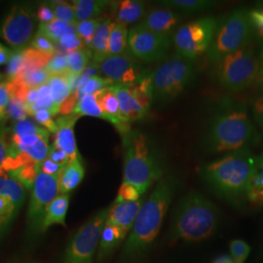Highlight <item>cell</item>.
I'll use <instances>...</instances> for the list:
<instances>
[{
  "label": "cell",
  "instance_id": "obj_1",
  "mask_svg": "<svg viewBox=\"0 0 263 263\" xmlns=\"http://www.w3.org/2000/svg\"><path fill=\"white\" fill-rule=\"evenodd\" d=\"M255 172L256 159L244 148L208 164L201 177L219 197L237 202L247 198Z\"/></svg>",
  "mask_w": 263,
  "mask_h": 263
},
{
  "label": "cell",
  "instance_id": "obj_2",
  "mask_svg": "<svg viewBox=\"0 0 263 263\" xmlns=\"http://www.w3.org/2000/svg\"><path fill=\"white\" fill-rule=\"evenodd\" d=\"M176 188L177 180L174 177L169 176L160 179L149 198L141 206L124 246V256L136 257L151 248L159 232Z\"/></svg>",
  "mask_w": 263,
  "mask_h": 263
},
{
  "label": "cell",
  "instance_id": "obj_3",
  "mask_svg": "<svg viewBox=\"0 0 263 263\" xmlns=\"http://www.w3.org/2000/svg\"><path fill=\"white\" fill-rule=\"evenodd\" d=\"M219 222L217 208L197 191H190L175 208L170 235L174 240L198 242L209 238Z\"/></svg>",
  "mask_w": 263,
  "mask_h": 263
},
{
  "label": "cell",
  "instance_id": "obj_4",
  "mask_svg": "<svg viewBox=\"0 0 263 263\" xmlns=\"http://www.w3.org/2000/svg\"><path fill=\"white\" fill-rule=\"evenodd\" d=\"M124 138V179L138 188L141 195L163 176L159 152L149 137L141 131L130 132Z\"/></svg>",
  "mask_w": 263,
  "mask_h": 263
},
{
  "label": "cell",
  "instance_id": "obj_5",
  "mask_svg": "<svg viewBox=\"0 0 263 263\" xmlns=\"http://www.w3.org/2000/svg\"><path fill=\"white\" fill-rule=\"evenodd\" d=\"M257 138L247 109L243 106L228 108L213 118L206 136L212 152L238 151L247 148Z\"/></svg>",
  "mask_w": 263,
  "mask_h": 263
},
{
  "label": "cell",
  "instance_id": "obj_6",
  "mask_svg": "<svg viewBox=\"0 0 263 263\" xmlns=\"http://www.w3.org/2000/svg\"><path fill=\"white\" fill-rule=\"evenodd\" d=\"M254 34L250 11H232L218 23L213 42L208 50V59L212 63H219L226 55L248 46Z\"/></svg>",
  "mask_w": 263,
  "mask_h": 263
},
{
  "label": "cell",
  "instance_id": "obj_7",
  "mask_svg": "<svg viewBox=\"0 0 263 263\" xmlns=\"http://www.w3.org/2000/svg\"><path fill=\"white\" fill-rule=\"evenodd\" d=\"M151 78L153 100L168 103L181 94L192 82L193 64L176 53L151 71Z\"/></svg>",
  "mask_w": 263,
  "mask_h": 263
},
{
  "label": "cell",
  "instance_id": "obj_8",
  "mask_svg": "<svg viewBox=\"0 0 263 263\" xmlns=\"http://www.w3.org/2000/svg\"><path fill=\"white\" fill-rule=\"evenodd\" d=\"M218 64L219 82L231 92L250 87L260 76V61L248 46L226 55Z\"/></svg>",
  "mask_w": 263,
  "mask_h": 263
},
{
  "label": "cell",
  "instance_id": "obj_9",
  "mask_svg": "<svg viewBox=\"0 0 263 263\" xmlns=\"http://www.w3.org/2000/svg\"><path fill=\"white\" fill-rule=\"evenodd\" d=\"M218 26L214 17H205L179 27L173 35L177 54L190 62L208 52Z\"/></svg>",
  "mask_w": 263,
  "mask_h": 263
},
{
  "label": "cell",
  "instance_id": "obj_10",
  "mask_svg": "<svg viewBox=\"0 0 263 263\" xmlns=\"http://www.w3.org/2000/svg\"><path fill=\"white\" fill-rule=\"evenodd\" d=\"M109 208L101 210L80 227L67 246L64 263H92Z\"/></svg>",
  "mask_w": 263,
  "mask_h": 263
},
{
  "label": "cell",
  "instance_id": "obj_11",
  "mask_svg": "<svg viewBox=\"0 0 263 263\" xmlns=\"http://www.w3.org/2000/svg\"><path fill=\"white\" fill-rule=\"evenodd\" d=\"M34 29V18L30 6L26 3L11 7L0 25V37L14 49H21L30 41Z\"/></svg>",
  "mask_w": 263,
  "mask_h": 263
},
{
  "label": "cell",
  "instance_id": "obj_12",
  "mask_svg": "<svg viewBox=\"0 0 263 263\" xmlns=\"http://www.w3.org/2000/svg\"><path fill=\"white\" fill-rule=\"evenodd\" d=\"M60 194L59 177L39 171L31 188L28 210V226L32 231H40L47 208Z\"/></svg>",
  "mask_w": 263,
  "mask_h": 263
},
{
  "label": "cell",
  "instance_id": "obj_13",
  "mask_svg": "<svg viewBox=\"0 0 263 263\" xmlns=\"http://www.w3.org/2000/svg\"><path fill=\"white\" fill-rule=\"evenodd\" d=\"M128 47L135 58L152 63L166 56L171 47V37L136 26L129 30Z\"/></svg>",
  "mask_w": 263,
  "mask_h": 263
},
{
  "label": "cell",
  "instance_id": "obj_14",
  "mask_svg": "<svg viewBox=\"0 0 263 263\" xmlns=\"http://www.w3.org/2000/svg\"><path fill=\"white\" fill-rule=\"evenodd\" d=\"M26 198V188L9 175L0 177V238L18 216Z\"/></svg>",
  "mask_w": 263,
  "mask_h": 263
},
{
  "label": "cell",
  "instance_id": "obj_15",
  "mask_svg": "<svg viewBox=\"0 0 263 263\" xmlns=\"http://www.w3.org/2000/svg\"><path fill=\"white\" fill-rule=\"evenodd\" d=\"M98 66L99 71L114 85L130 86L136 83L143 73L134 56L128 51L121 55L107 57Z\"/></svg>",
  "mask_w": 263,
  "mask_h": 263
},
{
  "label": "cell",
  "instance_id": "obj_16",
  "mask_svg": "<svg viewBox=\"0 0 263 263\" xmlns=\"http://www.w3.org/2000/svg\"><path fill=\"white\" fill-rule=\"evenodd\" d=\"M50 133L31 134L25 136H12L9 149L12 152L25 154L35 164L40 165L47 158L49 153Z\"/></svg>",
  "mask_w": 263,
  "mask_h": 263
},
{
  "label": "cell",
  "instance_id": "obj_17",
  "mask_svg": "<svg viewBox=\"0 0 263 263\" xmlns=\"http://www.w3.org/2000/svg\"><path fill=\"white\" fill-rule=\"evenodd\" d=\"M80 116L74 113L63 115L56 120L57 131L55 133L54 145L65 151L69 157V162L80 157L76 146L74 126Z\"/></svg>",
  "mask_w": 263,
  "mask_h": 263
},
{
  "label": "cell",
  "instance_id": "obj_18",
  "mask_svg": "<svg viewBox=\"0 0 263 263\" xmlns=\"http://www.w3.org/2000/svg\"><path fill=\"white\" fill-rule=\"evenodd\" d=\"M180 16L177 12L169 9H154L148 12L141 23V28L171 37L179 25Z\"/></svg>",
  "mask_w": 263,
  "mask_h": 263
},
{
  "label": "cell",
  "instance_id": "obj_19",
  "mask_svg": "<svg viewBox=\"0 0 263 263\" xmlns=\"http://www.w3.org/2000/svg\"><path fill=\"white\" fill-rule=\"evenodd\" d=\"M143 203V197L132 202H114V204L108 210L106 222L117 226L128 233L132 230Z\"/></svg>",
  "mask_w": 263,
  "mask_h": 263
},
{
  "label": "cell",
  "instance_id": "obj_20",
  "mask_svg": "<svg viewBox=\"0 0 263 263\" xmlns=\"http://www.w3.org/2000/svg\"><path fill=\"white\" fill-rule=\"evenodd\" d=\"M96 97L102 110L106 116V120L108 122L112 123L123 137L129 134L131 132L129 125L130 123L126 122L121 116L119 102L113 90L112 86L106 87L100 92L96 93Z\"/></svg>",
  "mask_w": 263,
  "mask_h": 263
},
{
  "label": "cell",
  "instance_id": "obj_21",
  "mask_svg": "<svg viewBox=\"0 0 263 263\" xmlns=\"http://www.w3.org/2000/svg\"><path fill=\"white\" fill-rule=\"evenodd\" d=\"M112 88L119 102L121 116L126 122L141 120L147 114L148 111L142 107L129 86L113 85Z\"/></svg>",
  "mask_w": 263,
  "mask_h": 263
},
{
  "label": "cell",
  "instance_id": "obj_22",
  "mask_svg": "<svg viewBox=\"0 0 263 263\" xmlns=\"http://www.w3.org/2000/svg\"><path fill=\"white\" fill-rule=\"evenodd\" d=\"M112 12L117 23L127 27V25L134 24L141 20L146 11V4L139 0H124L117 2H110Z\"/></svg>",
  "mask_w": 263,
  "mask_h": 263
},
{
  "label": "cell",
  "instance_id": "obj_23",
  "mask_svg": "<svg viewBox=\"0 0 263 263\" xmlns=\"http://www.w3.org/2000/svg\"><path fill=\"white\" fill-rule=\"evenodd\" d=\"M85 169L81 157L69 162L59 177V187L61 194H69L84 179Z\"/></svg>",
  "mask_w": 263,
  "mask_h": 263
},
{
  "label": "cell",
  "instance_id": "obj_24",
  "mask_svg": "<svg viewBox=\"0 0 263 263\" xmlns=\"http://www.w3.org/2000/svg\"><path fill=\"white\" fill-rule=\"evenodd\" d=\"M113 23L114 22L110 19L102 18L96 29L91 50L93 53V60L98 65L108 57V42Z\"/></svg>",
  "mask_w": 263,
  "mask_h": 263
},
{
  "label": "cell",
  "instance_id": "obj_25",
  "mask_svg": "<svg viewBox=\"0 0 263 263\" xmlns=\"http://www.w3.org/2000/svg\"><path fill=\"white\" fill-rule=\"evenodd\" d=\"M69 194H60L52 201L46 210L40 231H46L54 224H66V216L69 206Z\"/></svg>",
  "mask_w": 263,
  "mask_h": 263
},
{
  "label": "cell",
  "instance_id": "obj_26",
  "mask_svg": "<svg viewBox=\"0 0 263 263\" xmlns=\"http://www.w3.org/2000/svg\"><path fill=\"white\" fill-rule=\"evenodd\" d=\"M127 234L128 233L123 231L119 227L105 221L100 240L98 260H103L106 256L111 254L113 251L122 243Z\"/></svg>",
  "mask_w": 263,
  "mask_h": 263
},
{
  "label": "cell",
  "instance_id": "obj_27",
  "mask_svg": "<svg viewBox=\"0 0 263 263\" xmlns=\"http://www.w3.org/2000/svg\"><path fill=\"white\" fill-rule=\"evenodd\" d=\"M76 22L97 19L104 9L110 5V1L104 0H76L72 1Z\"/></svg>",
  "mask_w": 263,
  "mask_h": 263
},
{
  "label": "cell",
  "instance_id": "obj_28",
  "mask_svg": "<svg viewBox=\"0 0 263 263\" xmlns=\"http://www.w3.org/2000/svg\"><path fill=\"white\" fill-rule=\"evenodd\" d=\"M49 78L50 74L48 73L46 67H36L29 69L10 81L18 87L34 89L47 84Z\"/></svg>",
  "mask_w": 263,
  "mask_h": 263
},
{
  "label": "cell",
  "instance_id": "obj_29",
  "mask_svg": "<svg viewBox=\"0 0 263 263\" xmlns=\"http://www.w3.org/2000/svg\"><path fill=\"white\" fill-rule=\"evenodd\" d=\"M162 5L171 7L183 13H200L212 9L217 5L216 1L211 0H165L161 1Z\"/></svg>",
  "mask_w": 263,
  "mask_h": 263
},
{
  "label": "cell",
  "instance_id": "obj_30",
  "mask_svg": "<svg viewBox=\"0 0 263 263\" xmlns=\"http://www.w3.org/2000/svg\"><path fill=\"white\" fill-rule=\"evenodd\" d=\"M128 29L120 23H113L108 42V57L121 55L128 48Z\"/></svg>",
  "mask_w": 263,
  "mask_h": 263
},
{
  "label": "cell",
  "instance_id": "obj_31",
  "mask_svg": "<svg viewBox=\"0 0 263 263\" xmlns=\"http://www.w3.org/2000/svg\"><path fill=\"white\" fill-rule=\"evenodd\" d=\"M47 84L50 87L51 95L57 106H61L66 99L73 93L72 87L65 76H50Z\"/></svg>",
  "mask_w": 263,
  "mask_h": 263
},
{
  "label": "cell",
  "instance_id": "obj_32",
  "mask_svg": "<svg viewBox=\"0 0 263 263\" xmlns=\"http://www.w3.org/2000/svg\"><path fill=\"white\" fill-rule=\"evenodd\" d=\"M38 31L47 36L55 44L57 42L66 34L76 33L74 25H70L62 21L54 20L49 24H40L38 26Z\"/></svg>",
  "mask_w": 263,
  "mask_h": 263
},
{
  "label": "cell",
  "instance_id": "obj_33",
  "mask_svg": "<svg viewBox=\"0 0 263 263\" xmlns=\"http://www.w3.org/2000/svg\"><path fill=\"white\" fill-rule=\"evenodd\" d=\"M66 58H67L68 72L72 76L79 77L87 68L90 59L93 58V53H92V50L89 48H81L66 55Z\"/></svg>",
  "mask_w": 263,
  "mask_h": 263
},
{
  "label": "cell",
  "instance_id": "obj_34",
  "mask_svg": "<svg viewBox=\"0 0 263 263\" xmlns=\"http://www.w3.org/2000/svg\"><path fill=\"white\" fill-rule=\"evenodd\" d=\"M38 91H39V96H38L37 101L27 109L28 115L33 116L39 110L46 109L48 111H50L53 116H56L58 113H60V107L57 106L53 101L49 85L45 84L39 87Z\"/></svg>",
  "mask_w": 263,
  "mask_h": 263
},
{
  "label": "cell",
  "instance_id": "obj_35",
  "mask_svg": "<svg viewBox=\"0 0 263 263\" xmlns=\"http://www.w3.org/2000/svg\"><path fill=\"white\" fill-rule=\"evenodd\" d=\"M78 116H91L106 120V116L97 101L96 94L82 97L76 105L73 112Z\"/></svg>",
  "mask_w": 263,
  "mask_h": 263
},
{
  "label": "cell",
  "instance_id": "obj_36",
  "mask_svg": "<svg viewBox=\"0 0 263 263\" xmlns=\"http://www.w3.org/2000/svg\"><path fill=\"white\" fill-rule=\"evenodd\" d=\"M112 81H110L109 79L102 77V76H95L90 77L86 83H85L78 91L73 92L76 95V97L78 98V101L87 95H94L98 92H100L101 90H103L106 87H110L113 86Z\"/></svg>",
  "mask_w": 263,
  "mask_h": 263
},
{
  "label": "cell",
  "instance_id": "obj_37",
  "mask_svg": "<svg viewBox=\"0 0 263 263\" xmlns=\"http://www.w3.org/2000/svg\"><path fill=\"white\" fill-rule=\"evenodd\" d=\"M48 4L54 11L55 19L76 26L77 22L73 4H70L66 1H49Z\"/></svg>",
  "mask_w": 263,
  "mask_h": 263
},
{
  "label": "cell",
  "instance_id": "obj_38",
  "mask_svg": "<svg viewBox=\"0 0 263 263\" xmlns=\"http://www.w3.org/2000/svg\"><path fill=\"white\" fill-rule=\"evenodd\" d=\"M101 21L102 18H97V19L86 20L82 22H78L76 24V33L82 39L85 46L89 49H91L96 29L98 28L99 24L101 23Z\"/></svg>",
  "mask_w": 263,
  "mask_h": 263
},
{
  "label": "cell",
  "instance_id": "obj_39",
  "mask_svg": "<svg viewBox=\"0 0 263 263\" xmlns=\"http://www.w3.org/2000/svg\"><path fill=\"white\" fill-rule=\"evenodd\" d=\"M39 166H23L11 172L9 176L21 182L26 189L32 188L37 177Z\"/></svg>",
  "mask_w": 263,
  "mask_h": 263
},
{
  "label": "cell",
  "instance_id": "obj_40",
  "mask_svg": "<svg viewBox=\"0 0 263 263\" xmlns=\"http://www.w3.org/2000/svg\"><path fill=\"white\" fill-rule=\"evenodd\" d=\"M57 50H61L59 53L68 55L76 50L84 48L85 45L82 39L78 36L77 33H69L61 38L56 43Z\"/></svg>",
  "mask_w": 263,
  "mask_h": 263
},
{
  "label": "cell",
  "instance_id": "obj_41",
  "mask_svg": "<svg viewBox=\"0 0 263 263\" xmlns=\"http://www.w3.org/2000/svg\"><path fill=\"white\" fill-rule=\"evenodd\" d=\"M7 129L5 121H0V177L5 176V165L9 157V145L7 141Z\"/></svg>",
  "mask_w": 263,
  "mask_h": 263
},
{
  "label": "cell",
  "instance_id": "obj_42",
  "mask_svg": "<svg viewBox=\"0 0 263 263\" xmlns=\"http://www.w3.org/2000/svg\"><path fill=\"white\" fill-rule=\"evenodd\" d=\"M11 132H12V136H25V135H31V134L49 133L43 127L38 126L36 123L28 119L15 123L11 129Z\"/></svg>",
  "mask_w": 263,
  "mask_h": 263
},
{
  "label": "cell",
  "instance_id": "obj_43",
  "mask_svg": "<svg viewBox=\"0 0 263 263\" xmlns=\"http://www.w3.org/2000/svg\"><path fill=\"white\" fill-rule=\"evenodd\" d=\"M31 47L48 56H54L58 53L56 44L39 31L36 32L31 41Z\"/></svg>",
  "mask_w": 263,
  "mask_h": 263
},
{
  "label": "cell",
  "instance_id": "obj_44",
  "mask_svg": "<svg viewBox=\"0 0 263 263\" xmlns=\"http://www.w3.org/2000/svg\"><path fill=\"white\" fill-rule=\"evenodd\" d=\"M48 73L50 76H65L68 72L67 58L65 54L57 53L52 57L46 66Z\"/></svg>",
  "mask_w": 263,
  "mask_h": 263
},
{
  "label": "cell",
  "instance_id": "obj_45",
  "mask_svg": "<svg viewBox=\"0 0 263 263\" xmlns=\"http://www.w3.org/2000/svg\"><path fill=\"white\" fill-rule=\"evenodd\" d=\"M28 113L25 104L16 98H12L11 102L6 107V119H11L16 122L26 120Z\"/></svg>",
  "mask_w": 263,
  "mask_h": 263
},
{
  "label": "cell",
  "instance_id": "obj_46",
  "mask_svg": "<svg viewBox=\"0 0 263 263\" xmlns=\"http://www.w3.org/2000/svg\"><path fill=\"white\" fill-rule=\"evenodd\" d=\"M251 252V247L242 240H233L230 243V254L236 263H244Z\"/></svg>",
  "mask_w": 263,
  "mask_h": 263
},
{
  "label": "cell",
  "instance_id": "obj_47",
  "mask_svg": "<svg viewBox=\"0 0 263 263\" xmlns=\"http://www.w3.org/2000/svg\"><path fill=\"white\" fill-rule=\"evenodd\" d=\"M141 194L138 188L134 186L129 182L123 181L121 186L119 188L117 197L115 200V203H121V202H132L137 201L141 198Z\"/></svg>",
  "mask_w": 263,
  "mask_h": 263
},
{
  "label": "cell",
  "instance_id": "obj_48",
  "mask_svg": "<svg viewBox=\"0 0 263 263\" xmlns=\"http://www.w3.org/2000/svg\"><path fill=\"white\" fill-rule=\"evenodd\" d=\"M53 117L54 116L51 114V112L48 111L46 109H41L33 115L34 120L38 124H40L49 133L55 134L57 131V124L56 121H54Z\"/></svg>",
  "mask_w": 263,
  "mask_h": 263
},
{
  "label": "cell",
  "instance_id": "obj_49",
  "mask_svg": "<svg viewBox=\"0 0 263 263\" xmlns=\"http://www.w3.org/2000/svg\"><path fill=\"white\" fill-rule=\"evenodd\" d=\"M35 16H36V19L40 22V24H49L54 20H56L54 11L48 4V2L39 5L37 11L35 13Z\"/></svg>",
  "mask_w": 263,
  "mask_h": 263
},
{
  "label": "cell",
  "instance_id": "obj_50",
  "mask_svg": "<svg viewBox=\"0 0 263 263\" xmlns=\"http://www.w3.org/2000/svg\"><path fill=\"white\" fill-rule=\"evenodd\" d=\"M14 86L10 80L3 81L0 84V107L6 108L11 102Z\"/></svg>",
  "mask_w": 263,
  "mask_h": 263
},
{
  "label": "cell",
  "instance_id": "obj_51",
  "mask_svg": "<svg viewBox=\"0 0 263 263\" xmlns=\"http://www.w3.org/2000/svg\"><path fill=\"white\" fill-rule=\"evenodd\" d=\"M47 158L52 160L53 162H55L57 164L61 165V166H66L69 163V157L66 154V152L60 148L56 147L54 144L50 146L49 148V153H48Z\"/></svg>",
  "mask_w": 263,
  "mask_h": 263
},
{
  "label": "cell",
  "instance_id": "obj_52",
  "mask_svg": "<svg viewBox=\"0 0 263 263\" xmlns=\"http://www.w3.org/2000/svg\"><path fill=\"white\" fill-rule=\"evenodd\" d=\"M65 167L57 164L53 162L52 160L46 158L40 165H39V171L42 173H45L50 176H55V177H60L62 171Z\"/></svg>",
  "mask_w": 263,
  "mask_h": 263
},
{
  "label": "cell",
  "instance_id": "obj_53",
  "mask_svg": "<svg viewBox=\"0 0 263 263\" xmlns=\"http://www.w3.org/2000/svg\"><path fill=\"white\" fill-rule=\"evenodd\" d=\"M254 119L263 133V94L255 97L252 102Z\"/></svg>",
  "mask_w": 263,
  "mask_h": 263
},
{
  "label": "cell",
  "instance_id": "obj_54",
  "mask_svg": "<svg viewBox=\"0 0 263 263\" xmlns=\"http://www.w3.org/2000/svg\"><path fill=\"white\" fill-rule=\"evenodd\" d=\"M78 102V98L76 97L74 93L70 95L66 101L61 104L60 106V113L63 115H68L73 112L74 108H76V104Z\"/></svg>",
  "mask_w": 263,
  "mask_h": 263
},
{
  "label": "cell",
  "instance_id": "obj_55",
  "mask_svg": "<svg viewBox=\"0 0 263 263\" xmlns=\"http://www.w3.org/2000/svg\"><path fill=\"white\" fill-rule=\"evenodd\" d=\"M250 17L254 25V30L257 31L258 35L263 37V13L253 9L250 11Z\"/></svg>",
  "mask_w": 263,
  "mask_h": 263
},
{
  "label": "cell",
  "instance_id": "obj_56",
  "mask_svg": "<svg viewBox=\"0 0 263 263\" xmlns=\"http://www.w3.org/2000/svg\"><path fill=\"white\" fill-rule=\"evenodd\" d=\"M247 198L255 205H263V189L251 187Z\"/></svg>",
  "mask_w": 263,
  "mask_h": 263
},
{
  "label": "cell",
  "instance_id": "obj_57",
  "mask_svg": "<svg viewBox=\"0 0 263 263\" xmlns=\"http://www.w3.org/2000/svg\"><path fill=\"white\" fill-rule=\"evenodd\" d=\"M12 51L13 50H11L0 42V66L8 64L11 55H12Z\"/></svg>",
  "mask_w": 263,
  "mask_h": 263
},
{
  "label": "cell",
  "instance_id": "obj_58",
  "mask_svg": "<svg viewBox=\"0 0 263 263\" xmlns=\"http://www.w3.org/2000/svg\"><path fill=\"white\" fill-rule=\"evenodd\" d=\"M213 263H236L234 259L231 257V255L228 254H222L217 256Z\"/></svg>",
  "mask_w": 263,
  "mask_h": 263
},
{
  "label": "cell",
  "instance_id": "obj_59",
  "mask_svg": "<svg viewBox=\"0 0 263 263\" xmlns=\"http://www.w3.org/2000/svg\"><path fill=\"white\" fill-rule=\"evenodd\" d=\"M6 120V108L0 107V121Z\"/></svg>",
  "mask_w": 263,
  "mask_h": 263
},
{
  "label": "cell",
  "instance_id": "obj_60",
  "mask_svg": "<svg viewBox=\"0 0 263 263\" xmlns=\"http://www.w3.org/2000/svg\"><path fill=\"white\" fill-rule=\"evenodd\" d=\"M256 166L260 169H263V153L256 159Z\"/></svg>",
  "mask_w": 263,
  "mask_h": 263
},
{
  "label": "cell",
  "instance_id": "obj_61",
  "mask_svg": "<svg viewBox=\"0 0 263 263\" xmlns=\"http://www.w3.org/2000/svg\"><path fill=\"white\" fill-rule=\"evenodd\" d=\"M255 10H257V11H259V12H261L263 13V1H259V2H257L256 3V5H255Z\"/></svg>",
  "mask_w": 263,
  "mask_h": 263
},
{
  "label": "cell",
  "instance_id": "obj_62",
  "mask_svg": "<svg viewBox=\"0 0 263 263\" xmlns=\"http://www.w3.org/2000/svg\"><path fill=\"white\" fill-rule=\"evenodd\" d=\"M257 81H258V87H259V89H260V91L262 92L263 94V76H259Z\"/></svg>",
  "mask_w": 263,
  "mask_h": 263
},
{
  "label": "cell",
  "instance_id": "obj_63",
  "mask_svg": "<svg viewBox=\"0 0 263 263\" xmlns=\"http://www.w3.org/2000/svg\"><path fill=\"white\" fill-rule=\"evenodd\" d=\"M260 65H261V70H260V76H263V60H262V63H260Z\"/></svg>",
  "mask_w": 263,
  "mask_h": 263
},
{
  "label": "cell",
  "instance_id": "obj_64",
  "mask_svg": "<svg viewBox=\"0 0 263 263\" xmlns=\"http://www.w3.org/2000/svg\"><path fill=\"white\" fill-rule=\"evenodd\" d=\"M3 82V77H2V76L0 74V84Z\"/></svg>",
  "mask_w": 263,
  "mask_h": 263
}]
</instances>
